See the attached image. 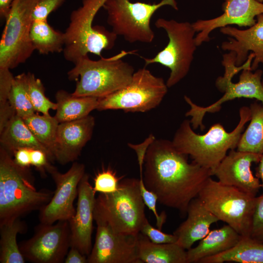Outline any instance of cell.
Listing matches in <instances>:
<instances>
[{
    "label": "cell",
    "instance_id": "6",
    "mask_svg": "<svg viewBox=\"0 0 263 263\" xmlns=\"http://www.w3.org/2000/svg\"><path fill=\"white\" fill-rule=\"evenodd\" d=\"M223 56L222 63L225 68V73L223 76H219L216 79L215 85L220 92L224 93L223 96L206 107L198 106L189 97L184 96L185 100L190 106L186 116L191 117L190 122L194 129L200 127L201 130H204L203 120L205 114L219 112L221 105L228 101L244 97L255 98L263 104L262 83L263 71L257 69L255 72H252L251 67L245 68V63L236 66V55L233 52L225 54Z\"/></svg>",
    "mask_w": 263,
    "mask_h": 263
},
{
    "label": "cell",
    "instance_id": "32",
    "mask_svg": "<svg viewBox=\"0 0 263 263\" xmlns=\"http://www.w3.org/2000/svg\"><path fill=\"white\" fill-rule=\"evenodd\" d=\"M26 81L29 96L36 112L50 115V110H56V103L46 97L44 87L39 78L34 74L28 72L26 74Z\"/></svg>",
    "mask_w": 263,
    "mask_h": 263
},
{
    "label": "cell",
    "instance_id": "40",
    "mask_svg": "<svg viewBox=\"0 0 263 263\" xmlns=\"http://www.w3.org/2000/svg\"><path fill=\"white\" fill-rule=\"evenodd\" d=\"M13 155L15 162L19 166L29 168L31 165L30 148L19 149L14 152Z\"/></svg>",
    "mask_w": 263,
    "mask_h": 263
},
{
    "label": "cell",
    "instance_id": "25",
    "mask_svg": "<svg viewBox=\"0 0 263 263\" xmlns=\"http://www.w3.org/2000/svg\"><path fill=\"white\" fill-rule=\"evenodd\" d=\"M56 113L58 122L78 120L89 115L96 109L98 98L91 96H76L63 90L56 94Z\"/></svg>",
    "mask_w": 263,
    "mask_h": 263
},
{
    "label": "cell",
    "instance_id": "36",
    "mask_svg": "<svg viewBox=\"0 0 263 263\" xmlns=\"http://www.w3.org/2000/svg\"><path fill=\"white\" fill-rule=\"evenodd\" d=\"M140 233L156 244L173 243L177 241V237L174 234H167L162 232L161 229L154 227L147 218L142 225Z\"/></svg>",
    "mask_w": 263,
    "mask_h": 263
},
{
    "label": "cell",
    "instance_id": "4",
    "mask_svg": "<svg viewBox=\"0 0 263 263\" xmlns=\"http://www.w3.org/2000/svg\"><path fill=\"white\" fill-rule=\"evenodd\" d=\"M136 51H122L108 58L102 56L94 60L88 56L74 63L67 73L71 80H76L72 94L76 96L100 98L112 94L128 85L134 73L133 67L122 58Z\"/></svg>",
    "mask_w": 263,
    "mask_h": 263
},
{
    "label": "cell",
    "instance_id": "17",
    "mask_svg": "<svg viewBox=\"0 0 263 263\" xmlns=\"http://www.w3.org/2000/svg\"><path fill=\"white\" fill-rule=\"evenodd\" d=\"M262 155L231 150L214 170L212 175L224 185L235 187L256 196L261 184L260 180L253 175L251 167L253 163H258Z\"/></svg>",
    "mask_w": 263,
    "mask_h": 263
},
{
    "label": "cell",
    "instance_id": "35",
    "mask_svg": "<svg viewBox=\"0 0 263 263\" xmlns=\"http://www.w3.org/2000/svg\"><path fill=\"white\" fill-rule=\"evenodd\" d=\"M250 237L263 243V193L256 197Z\"/></svg>",
    "mask_w": 263,
    "mask_h": 263
},
{
    "label": "cell",
    "instance_id": "16",
    "mask_svg": "<svg viewBox=\"0 0 263 263\" xmlns=\"http://www.w3.org/2000/svg\"><path fill=\"white\" fill-rule=\"evenodd\" d=\"M224 13L216 18L199 19L192 23L196 32L195 37L197 46L210 40L209 34L218 28L229 25L240 27H251L255 24V19L263 14V3L256 0H225L223 5Z\"/></svg>",
    "mask_w": 263,
    "mask_h": 263
},
{
    "label": "cell",
    "instance_id": "45",
    "mask_svg": "<svg viewBox=\"0 0 263 263\" xmlns=\"http://www.w3.org/2000/svg\"><path fill=\"white\" fill-rule=\"evenodd\" d=\"M262 85H263V78H262Z\"/></svg>",
    "mask_w": 263,
    "mask_h": 263
},
{
    "label": "cell",
    "instance_id": "3",
    "mask_svg": "<svg viewBox=\"0 0 263 263\" xmlns=\"http://www.w3.org/2000/svg\"><path fill=\"white\" fill-rule=\"evenodd\" d=\"M54 191L38 190L29 168L17 165L3 148H0V224L39 210L48 204Z\"/></svg>",
    "mask_w": 263,
    "mask_h": 263
},
{
    "label": "cell",
    "instance_id": "2",
    "mask_svg": "<svg viewBox=\"0 0 263 263\" xmlns=\"http://www.w3.org/2000/svg\"><path fill=\"white\" fill-rule=\"evenodd\" d=\"M239 121L235 129L227 132L220 123L212 125L204 134L195 133L190 120L180 125L171 141L180 152L189 155L193 162L211 171L212 175L228 151L237 148L245 125L251 119L249 107L239 110Z\"/></svg>",
    "mask_w": 263,
    "mask_h": 263
},
{
    "label": "cell",
    "instance_id": "33",
    "mask_svg": "<svg viewBox=\"0 0 263 263\" xmlns=\"http://www.w3.org/2000/svg\"><path fill=\"white\" fill-rule=\"evenodd\" d=\"M124 176L117 177L116 171L111 169H103L94 179V190L95 193H112L117 190L120 181Z\"/></svg>",
    "mask_w": 263,
    "mask_h": 263
},
{
    "label": "cell",
    "instance_id": "11",
    "mask_svg": "<svg viewBox=\"0 0 263 263\" xmlns=\"http://www.w3.org/2000/svg\"><path fill=\"white\" fill-rule=\"evenodd\" d=\"M163 78L143 67L134 72L131 82L112 94L98 98L96 110L146 112L157 107L168 92Z\"/></svg>",
    "mask_w": 263,
    "mask_h": 263
},
{
    "label": "cell",
    "instance_id": "24",
    "mask_svg": "<svg viewBox=\"0 0 263 263\" xmlns=\"http://www.w3.org/2000/svg\"><path fill=\"white\" fill-rule=\"evenodd\" d=\"M137 247L141 263H187L186 250L175 243L156 244L139 233Z\"/></svg>",
    "mask_w": 263,
    "mask_h": 263
},
{
    "label": "cell",
    "instance_id": "12",
    "mask_svg": "<svg viewBox=\"0 0 263 263\" xmlns=\"http://www.w3.org/2000/svg\"><path fill=\"white\" fill-rule=\"evenodd\" d=\"M38 0H14L0 40V67L12 69L24 63L35 49L30 31Z\"/></svg>",
    "mask_w": 263,
    "mask_h": 263
},
{
    "label": "cell",
    "instance_id": "43",
    "mask_svg": "<svg viewBox=\"0 0 263 263\" xmlns=\"http://www.w3.org/2000/svg\"><path fill=\"white\" fill-rule=\"evenodd\" d=\"M258 163V166L256 168L255 176L261 180V188L263 191V154Z\"/></svg>",
    "mask_w": 263,
    "mask_h": 263
},
{
    "label": "cell",
    "instance_id": "8",
    "mask_svg": "<svg viewBox=\"0 0 263 263\" xmlns=\"http://www.w3.org/2000/svg\"><path fill=\"white\" fill-rule=\"evenodd\" d=\"M219 221L243 237H250L256 196L209 177L198 196Z\"/></svg>",
    "mask_w": 263,
    "mask_h": 263
},
{
    "label": "cell",
    "instance_id": "38",
    "mask_svg": "<svg viewBox=\"0 0 263 263\" xmlns=\"http://www.w3.org/2000/svg\"><path fill=\"white\" fill-rule=\"evenodd\" d=\"M66 0H38L33 13L34 20H47L49 15L60 7Z\"/></svg>",
    "mask_w": 263,
    "mask_h": 263
},
{
    "label": "cell",
    "instance_id": "37",
    "mask_svg": "<svg viewBox=\"0 0 263 263\" xmlns=\"http://www.w3.org/2000/svg\"><path fill=\"white\" fill-rule=\"evenodd\" d=\"M10 70L6 68L0 67V110L11 107L8 97L15 76Z\"/></svg>",
    "mask_w": 263,
    "mask_h": 263
},
{
    "label": "cell",
    "instance_id": "23",
    "mask_svg": "<svg viewBox=\"0 0 263 263\" xmlns=\"http://www.w3.org/2000/svg\"><path fill=\"white\" fill-rule=\"evenodd\" d=\"M1 147L11 155L18 149L22 148L38 149L47 154L50 161L54 160L49 151L35 137L23 119L16 113L0 131Z\"/></svg>",
    "mask_w": 263,
    "mask_h": 263
},
{
    "label": "cell",
    "instance_id": "31",
    "mask_svg": "<svg viewBox=\"0 0 263 263\" xmlns=\"http://www.w3.org/2000/svg\"><path fill=\"white\" fill-rule=\"evenodd\" d=\"M8 101L16 114L22 118L35 113L27 91L25 73L14 77Z\"/></svg>",
    "mask_w": 263,
    "mask_h": 263
},
{
    "label": "cell",
    "instance_id": "15",
    "mask_svg": "<svg viewBox=\"0 0 263 263\" xmlns=\"http://www.w3.org/2000/svg\"><path fill=\"white\" fill-rule=\"evenodd\" d=\"M97 225L94 244L87 256L88 263H141L137 237L114 230L107 223L94 219Z\"/></svg>",
    "mask_w": 263,
    "mask_h": 263
},
{
    "label": "cell",
    "instance_id": "9",
    "mask_svg": "<svg viewBox=\"0 0 263 263\" xmlns=\"http://www.w3.org/2000/svg\"><path fill=\"white\" fill-rule=\"evenodd\" d=\"M155 25L166 31L169 42L153 57L142 58L145 66L158 63L170 70L166 84L168 88H171L182 80L190 70L197 47L196 32L192 23L187 21L159 18L156 20Z\"/></svg>",
    "mask_w": 263,
    "mask_h": 263
},
{
    "label": "cell",
    "instance_id": "27",
    "mask_svg": "<svg viewBox=\"0 0 263 263\" xmlns=\"http://www.w3.org/2000/svg\"><path fill=\"white\" fill-rule=\"evenodd\" d=\"M27 226L24 221L17 218L0 224V263H24L26 260L21 254L17 242L18 234L26 232Z\"/></svg>",
    "mask_w": 263,
    "mask_h": 263
},
{
    "label": "cell",
    "instance_id": "5",
    "mask_svg": "<svg viewBox=\"0 0 263 263\" xmlns=\"http://www.w3.org/2000/svg\"><path fill=\"white\" fill-rule=\"evenodd\" d=\"M106 0H82V5L73 10L64 32V58L74 64L88 54L102 57L104 50L112 49L117 36L102 26H93L96 14Z\"/></svg>",
    "mask_w": 263,
    "mask_h": 263
},
{
    "label": "cell",
    "instance_id": "14",
    "mask_svg": "<svg viewBox=\"0 0 263 263\" xmlns=\"http://www.w3.org/2000/svg\"><path fill=\"white\" fill-rule=\"evenodd\" d=\"M85 166L74 162L64 173L51 166L48 170L56 185V190L49 202L39 211L40 223L53 224L59 221H69L75 215L74 203L78 196L79 182L85 174Z\"/></svg>",
    "mask_w": 263,
    "mask_h": 263
},
{
    "label": "cell",
    "instance_id": "13",
    "mask_svg": "<svg viewBox=\"0 0 263 263\" xmlns=\"http://www.w3.org/2000/svg\"><path fill=\"white\" fill-rule=\"evenodd\" d=\"M20 251L25 259L34 263H62L71 247V230L68 221L56 224L40 223L33 236L20 242Z\"/></svg>",
    "mask_w": 263,
    "mask_h": 263
},
{
    "label": "cell",
    "instance_id": "21",
    "mask_svg": "<svg viewBox=\"0 0 263 263\" xmlns=\"http://www.w3.org/2000/svg\"><path fill=\"white\" fill-rule=\"evenodd\" d=\"M187 218L174 231L177 237L175 243L186 250L205 237L209 232L211 225L219 221L197 197L189 203Z\"/></svg>",
    "mask_w": 263,
    "mask_h": 263
},
{
    "label": "cell",
    "instance_id": "7",
    "mask_svg": "<svg viewBox=\"0 0 263 263\" xmlns=\"http://www.w3.org/2000/svg\"><path fill=\"white\" fill-rule=\"evenodd\" d=\"M145 205L139 179H122L116 191L96 198L94 219L103 220L117 232L137 237L146 218Z\"/></svg>",
    "mask_w": 263,
    "mask_h": 263
},
{
    "label": "cell",
    "instance_id": "20",
    "mask_svg": "<svg viewBox=\"0 0 263 263\" xmlns=\"http://www.w3.org/2000/svg\"><path fill=\"white\" fill-rule=\"evenodd\" d=\"M256 18L255 24L245 30L228 26L220 28L222 34L230 37L222 43L221 48L235 54L236 66L245 62L249 51L254 54L251 66L252 71L256 70L260 63L263 64V14Z\"/></svg>",
    "mask_w": 263,
    "mask_h": 263
},
{
    "label": "cell",
    "instance_id": "29",
    "mask_svg": "<svg viewBox=\"0 0 263 263\" xmlns=\"http://www.w3.org/2000/svg\"><path fill=\"white\" fill-rule=\"evenodd\" d=\"M250 123L242 133L237 150L263 154V104L254 102L249 107Z\"/></svg>",
    "mask_w": 263,
    "mask_h": 263
},
{
    "label": "cell",
    "instance_id": "18",
    "mask_svg": "<svg viewBox=\"0 0 263 263\" xmlns=\"http://www.w3.org/2000/svg\"><path fill=\"white\" fill-rule=\"evenodd\" d=\"M95 193L89 182V175L85 173L78 185L75 213L68 221L71 230V247L77 248L87 256L92 248Z\"/></svg>",
    "mask_w": 263,
    "mask_h": 263
},
{
    "label": "cell",
    "instance_id": "26",
    "mask_svg": "<svg viewBox=\"0 0 263 263\" xmlns=\"http://www.w3.org/2000/svg\"><path fill=\"white\" fill-rule=\"evenodd\" d=\"M263 263V243L250 237H242L230 249L201 260L200 263Z\"/></svg>",
    "mask_w": 263,
    "mask_h": 263
},
{
    "label": "cell",
    "instance_id": "22",
    "mask_svg": "<svg viewBox=\"0 0 263 263\" xmlns=\"http://www.w3.org/2000/svg\"><path fill=\"white\" fill-rule=\"evenodd\" d=\"M242 236L228 225L210 230L197 246L187 250V263H199L206 258L226 251L235 246Z\"/></svg>",
    "mask_w": 263,
    "mask_h": 263
},
{
    "label": "cell",
    "instance_id": "1",
    "mask_svg": "<svg viewBox=\"0 0 263 263\" xmlns=\"http://www.w3.org/2000/svg\"><path fill=\"white\" fill-rule=\"evenodd\" d=\"M178 151L172 141L154 139L145 156L143 178L146 188L167 207L187 213L190 202L197 197L211 171Z\"/></svg>",
    "mask_w": 263,
    "mask_h": 263
},
{
    "label": "cell",
    "instance_id": "42",
    "mask_svg": "<svg viewBox=\"0 0 263 263\" xmlns=\"http://www.w3.org/2000/svg\"><path fill=\"white\" fill-rule=\"evenodd\" d=\"M14 0H0V17L6 20L11 11Z\"/></svg>",
    "mask_w": 263,
    "mask_h": 263
},
{
    "label": "cell",
    "instance_id": "30",
    "mask_svg": "<svg viewBox=\"0 0 263 263\" xmlns=\"http://www.w3.org/2000/svg\"><path fill=\"white\" fill-rule=\"evenodd\" d=\"M37 140L50 152L54 160L53 150L59 123L55 116L34 113L22 118Z\"/></svg>",
    "mask_w": 263,
    "mask_h": 263
},
{
    "label": "cell",
    "instance_id": "10",
    "mask_svg": "<svg viewBox=\"0 0 263 263\" xmlns=\"http://www.w3.org/2000/svg\"><path fill=\"white\" fill-rule=\"evenodd\" d=\"M169 5L178 10L175 0H162L157 3L132 2L129 0H106L103 7L112 31L130 43H151L154 33L150 27L152 15L160 7Z\"/></svg>",
    "mask_w": 263,
    "mask_h": 263
},
{
    "label": "cell",
    "instance_id": "34",
    "mask_svg": "<svg viewBox=\"0 0 263 263\" xmlns=\"http://www.w3.org/2000/svg\"><path fill=\"white\" fill-rule=\"evenodd\" d=\"M139 187L141 195L145 205L153 212L156 220L157 228L161 229L166 221L167 215L165 212H162L160 214L157 212L156 203L158 201V198L157 195L146 188L143 177H140Z\"/></svg>",
    "mask_w": 263,
    "mask_h": 263
},
{
    "label": "cell",
    "instance_id": "44",
    "mask_svg": "<svg viewBox=\"0 0 263 263\" xmlns=\"http://www.w3.org/2000/svg\"><path fill=\"white\" fill-rule=\"evenodd\" d=\"M257 0V1L259 2L263 3V0Z\"/></svg>",
    "mask_w": 263,
    "mask_h": 263
},
{
    "label": "cell",
    "instance_id": "28",
    "mask_svg": "<svg viewBox=\"0 0 263 263\" xmlns=\"http://www.w3.org/2000/svg\"><path fill=\"white\" fill-rule=\"evenodd\" d=\"M30 37L35 50L40 54L63 52L64 33L55 30L47 20H34L31 27Z\"/></svg>",
    "mask_w": 263,
    "mask_h": 263
},
{
    "label": "cell",
    "instance_id": "41",
    "mask_svg": "<svg viewBox=\"0 0 263 263\" xmlns=\"http://www.w3.org/2000/svg\"><path fill=\"white\" fill-rule=\"evenodd\" d=\"M65 263H87V256L75 247H71L65 257Z\"/></svg>",
    "mask_w": 263,
    "mask_h": 263
},
{
    "label": "cell",
    "instance_id": "19",
    "mask_svg": "<svg viewBox=\"0 0 263 263\" xmlns=\"http://www.w3.org/2000/svg\"><path fill=\"white\" fill-rule=\"evenodd\" d=\"M95 125L92 115L58 125L53 150L55 160L62 165L75 160L91 139Z\"/></svg>",
    "mask_w": 263,
    "mask_h": 263
},
{
    "label": "cell",
    "instance_id": "39",
    "mask_svg": "<svg viewBox=\"0 0 263 263\" xmlns=\"http://www.w3.org/2000/svg\"><path fill=\"white\" fill-rule=\"evenodd\" d=\"M31 164L36 167L42 174H44L52 166L47 154L43 150L38 149H30Z\"/></svg>",
    "mask_w": 263,
    "mask_h": 263
}]
</instances>
